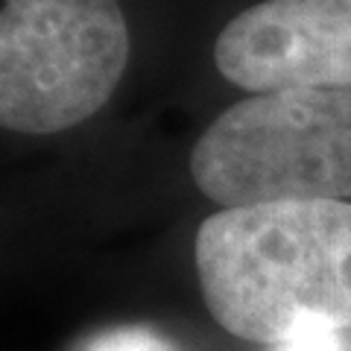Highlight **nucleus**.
Instances as JSON below:
<instances>
[{
  "label": "nucleus",
  "mask_w": 351,
  "mask_h": 351,
  "mask_svg": "<svg viewBox=\"0 0 351 351\" xmlns=\"http://www.w3.org/2000/svg\"><path fill=\"white\" fill-rule=\"evenodd\" d=\"M193 261L208 313L246 343L351 331V202L219 208Z\"/></svg>",
  "instance_id": "1"
},
{
  "label": "nucleus",
  "mask_w": 351,
  "mask_h": 351,
  "mask_svg": "<svg viewBox=\"0 0 351 351\" xmlns=\"http://www.w3.org/2000/svg\"><path fill=\"white\" fill-rule=\"evenodd\" d=\"M191 176L219 208L351 199V91L284 88L219 112L193 144Z\"/></svg>",
  "instance_id": "2"
},
{
  "label": "nucleus",
  "mask_w": 351,
  "mask_h": 351,
  "mask_svg": "<svg viewBox=\"0 0 351 351\" xmlns=\"http://www.w3.org/2000/svg\"><path fill=\"white\" fill-rule=\"evenodd\" d=\"M132 53L120 0H3L0 129L56 135L114 97Z\"/></svg>",
  "instance_id": "3"
},
{
  "label": "nucleus",
  "mask_w": 351,
  "mask_h": 351,
  "mask_svg": "<svg viewBox=\"0 0 351 351\" xmlns=\"http://www.w3.org/2000/svg\"><path fill=\"white\" fill-rule=\"evenodd\" d=\"M214 64L249 94L351 91V0H261L223 27Z\"/></svg>",
  "instance_id": "4"
},
{
  "label": "nucleus",
  "mask_w": 351,
  "mask_h": 351,
  "mask_svg": "<svg viewBox=\"0 0 351 351\" xmlns=\"http://www.w3.org/2000/svg\"><path fill=\"white\" fill-rule=\"evenodd\" d=\"M73 351H182L149 325H114L82 339Z\"/></svg>",
  "instance_id": "5"
},
{
  "label": "nucleus",
  "mask_w": 351,
  "mask_h": 351,
  "mask_svg": "<svg viewBox=\"0 0 351 351\" xmlns=\"http://www.w3.org/2000/svg\"><path fill=\"white\" fill-rule=\"evenodd\" d=\"M272 351H351V339L348 331H313L272 346Z\"/></svg>",
  "instance_id": "6"
}]
</instances>
